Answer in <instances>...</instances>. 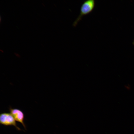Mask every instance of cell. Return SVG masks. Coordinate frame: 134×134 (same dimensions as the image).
Here are the masks:
<instances>
[{"label":"cell","instance_id":"5b68a950","mask_svg":"<svg viewBox=\"0 0 134 134\" xmlns=\"http://www.w3.org/2000/svg\"><path fill=\"white\" fill-rule=\"evenodd\" d=\"M0 22H1V17L0 16Z\"/></svg>","mask_w":134,"mask_h":134},{"label":"cell","instance_id":"7a4b0ae2","mask_svg":"<svg viewBox=\"0 0 134 134\" xmlns=\"http://www.w3.org/2000/svg\"><path fill=\"white\" fill-rule=\"evenodd\" d=\"M0 124L6 126H13L17 129L21 131V129L17 125L16 120L10 113L4 112L0 115Z\"/></svg>","mask_w":134,"mask_h":134},{"label":"cell","instance_id":"3957f363","mask_svg":"<svg viewBox=\"0 0 134 134\" xmlns=\"http://www.w3.org/2000/svg\"><path fill=\"white\" fill-rule=\"evenodd\" d=\"M9 110L15 120L20 122L22 125L25 129L27 130L26 126L24 122V115L20 110L17 108H13L10 107Z\"/></svg>","mask_w":134,"mask_h":134},{"label":"cell","instance_id":"277c9868","mask_svg":"<svg viewBox=\"0 0 134 134\" xmlns=\"http://www.w3.org/2000/svg\"><path fill=\"white\" fill-rule=\"evenodd\" d=\"M133 45H134V41H133Z\"/></svg>","mask_w":134,"mask_h":134},{"label":"cell","instance_id":"6da1fadb","mask_svg":"<svg viewBox=\"0 0 134 134\" xmlns=\"http://www.w3.org/2000/svg\"><path fill=\"white\" fill-rule=\"evenodd\" d=\"M94 0H87L84 1L80 7L79 15L73 23V26L75 27L82 17L91 13L94 10L95 6Z\"/></svg>","mask_w":134,"mask_h":134}]
</instances>
